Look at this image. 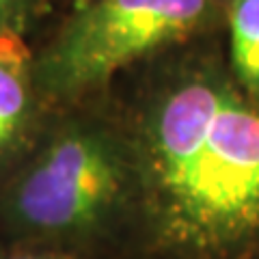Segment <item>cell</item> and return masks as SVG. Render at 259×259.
Here are the masks:
<instances>
[{
    "mask_svg": "<svg viewBox=\"0 0 259 259\" xmlns=\"http://www.w3.org/2000/svg\"><path fill=\"white\" fill-rule=\"evenodd\" d=\"M0 259H93L80 253L50 246H30V244H5L0 248Z\"/></svg>",
    "mask_w": 259,
    "mask_h": 259,
    "instance_id": "obj_6",
    "label": "cell"
},
{
    "mask_svg": "<svg viewBox=\"0 0 259 259\" xmlns=\"http://www.w3.org/2000/svg\"><path fill=\"white\" fill-rule=\"evenodd\" d=\"M207 15L209 0H93L32 61L35 87L48 106L87 104L119 71L188 39Z\"/></svg>",
    "mask_w": 259,
    "mask_h": 259,
    "instance_id": "obj_3",
    "label": "cell"
},
{
    "mask_svg": "<svg viewBox=\"0 0 259 259\" xmlns=\"http://www.w3.org/2000/svg\"><path fill=\"white\" fill-rule=\"evenodd\" d=\"M229 71L259 102V0H229Z\"/></svg>",
    "mask_w": 259,
    "mask_h": 259,
    "instance_id": "obj_5",
    "label": "cell"
},
{
    "mask_svg": "<svg viewBox=\"0 0 259 259\" xmlns=\"http://www.w3.org/2000/svg\"><path fill=\"white\" fill-rule=\"evenodd\" d=\"M28 11V0H0V37L18 35Z\"/></svg>",
    "mask_w": 259,
    "mask_h": 259,
    "instance_id": "obj_7",
    "label": "cell"
},
{
    "mask_svg": "<svg viewBox=\"0 0 259 259\" xmlns=\"http://www.w3.org/2000/svg\"><path fill=\"white\" fill-rule=\"evenodd\" d=\"M44 104L32 80V59L20 37H0V184L48 125Z\"/></svg>",
    "mask_w": 259,
    "mask_h": 259,
    "instance_id": "obj_4",
    "label": "cell"
},
{
    "mask_svg": "<svg viewBox=\"0 0 259 259\" xmlns=\"http://www.w3.org/2000/svg\"><path fill=\"white\" fill-rule=\"evenodd\" d=\"M134 221L136 175L117 108L89 102L61 108L0 184L7 244L63 248L95 259L132 246Z\"/></svg>",
    "mask_w": 259,
    "mask_h": 259,
    "instance_id": "obj_2",
    "label": "cell"
},
{
    "mask_svg": "<svg viewBox=\"0 0 259 259\" xmlns=\"http://www.w3.org/2000/svg\"><path fill=\"white\" fill-rule=\"evenodd\" d=\"M132 149L141 259H259V102L186 65L117 108Z\"/></svg>",
    "mask_w": 259,
    "mask_h": 259,
    "instance_id": "obj_1",
    "label": "cell"
}]
</instances>
